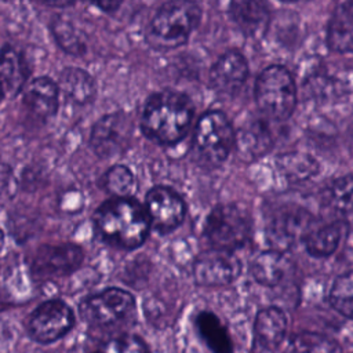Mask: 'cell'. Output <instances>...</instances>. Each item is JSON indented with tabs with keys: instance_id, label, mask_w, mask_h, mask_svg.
Returning a JSON list of instances; mask_svg holds the SVG:
<instances>
[{
	"instance_id": "cell-1",
	"label": "cell",
	"mask_w": 353,
	"mask_h": 353,
	"mask_svg": "<svg viewBox=\"0 0 353 353\" xmlns=\"http://www.w3.org/2000/svg\"><path fill=\"white\" fill-rule=\"evenodd\" d=\"M94 225L102 240L123 250L142 245L152 228L145 205L132 197H113L102 203L94 214Z\"/></svg>"
},
{
	"instance_id": "cell-2",
	"label": "cell",
	"mask_w": 353,
	"mask_h": 353,
	"mask_svg": "<svg viewBox=\"0 0 353 353\" xmlns=\"http://www.w3.org/2000/svg\"><path fill=\"white\" fill-rule=\"evenodd\" d=\"M193 110L192 101L182 92H156L145 103L141 117L142 132L160 145H174L186 135Z\"/></svg>"
},
{
	"instance_id": "cell-3",
	"label": "cell",
	"mask_w": 353,
	"mask_h": 353,
	"mask_svg": "<svg viewBox=\"0 0 353 353\" xmlns=\"http://www.w3.org/2000/svg\"><path fill=\"white\" fill-rule=\"evenodd\" d=\"M201 10L193 0H170L150 21L146 39L153 48L171 50L185 44L200 22Z\"/></svg>"
},
{
	"instance_id": "cell-4",
	"label": "cell",
	"mask_w": 353,
	"mask_h": 353,
	"mask_svg": "<svg viewBox=\"0 0 353 353\" xmlns=\"http://www.w3.org/2000/svg\"><path fill=\"white\" fill-rule=\"evenodd\" d=\"M255 101L266 117L287 120L296 105V87L291 73L280 65L263 69L255 81Z\"/></svg>"
},
{
	"instance_id": "cell-5",
	"label": "cell",
	"mask_w": 353,
	"mask_h": 353,
	"mask_svg": "<svg viewBox=\"0 0 353 353\" xmlns=\"http://www.w3.org/2000/svg\"><path fill=\"white\" fill-rule=\"evenodd\" d=\"M234 142V131L223 113L210 110L199 119L193 135V153L203 165H221L228 159Z\"/></svg>"
},
{
	"instance_id": "cell-6",
	"label": "cell",
	"mask_w": 353,
	"mask_h": 353,
	"mask_svg": "<svg viewBox=\"0 0 353 353\" xmlns=\"http://www.w3.org/2000/svg\"><path fill=\"white\" fill-rule=\"evenodd\" d=\"M251 233V215L239 204L215 205L204 222V236L215 248L234 251L247 244Z\"/></svg>"
},
{
	"instance_id": "cell-7",
	"label": "cell",
	"mask_w": 353,
	"mask_h": 353,
	"mask_svg": "<svg viewBox=\"0 0 353 353\" xmlns=\"http://www.w3.org/2000/svg\"><path fill=\"white\" fill-rule=\"evenodd\" d=\"M81 319L91 327L110 328L130 321L135 314L134 296L121 288H106L81 299Z\"/></svg>"
},
{
	"instance_id": "cell-8",
	"label": "cell",
	"mask_w": 353,
	"mask_h": 353,
	"mask_svg": "<svg viewBox=\"0 0 353 353\" xmlns=\"http://www.w3.org/2000/svg\"><path fill=\"white\" fill-rule=\"evenodd\" d=\"M74 325L72 307L61 299L40 303L30 314L28 331L33 341L47 345L65 336Z\"/></svg>"
},
{
	"instance_id": "cell-9",
	"label": "cell",
	"mask_w": 353,
	"mask_h": 353,
	"mask_svg": "<svg viewBox=\"0 0 353 353\" xmlns=\"http://www.w3.org/2000/svg\"><path fill=\"white\" fill-rule=\"evenodd\" d=\"M241 272L239 258L230 250L210 248L200 252L193 263V276L197 284L205 287L233 283Z\"/></svg>"
},
{
	"instance_id": "cell-10",
	"label": "cell",
	"mask_w": 353,
	"mask_h": 353,
	"mask_svg": "<svg viewBox=\"0 0 353 353\" xmlns=\"http://www.w3.org/2000/svg\"><path fill=\"white\" fill-rule=\"evenodd\" d=\"M84 254L76 244L41 245L30 261V270L36 279L48 280L73 273L83 262Z\"/></svg>"
},
{
	"instance_id": "cell-11",
	"label": "cell",
	"mask_w": 353,
	"mask_h": 353,
	"mask_svg": "<svg viewBox=\"0 0 353 353\" xmlns=\"http://www.w3.org/2000/svg\"><path fill=\"white\" fill-rule=\"evenodd\" d=\"M150 225L159 233H170L185 219L186 205L182 197L168 186H153L145 197Z\"/></svg>"
},
{
	"instance_id": "cell-12",
	"label": "cell",
	"mask_w": 353,
	"mask_h": 353,
	"mask_svg": "<svg viewBox=\"0 0 353 353\" xmlns=\"http://www.w3.org/2000/svg\"><path fill=\"white\" fill-rule=\"evenodd\" d=\"M132 134L131 120L124 113H112L99 119L92 127L90 145L97 156L109 159L124 152Z\"/></svg>"
},
{
	"instance_id": "cell-13",
	"label": "cell",
	"mask_w": 353,
	"mask_h": 353,
	"mask_svg": "<svg viewBox=\"0 0 353 353\" xmlns=\"http://www.w3.org/2000/svg\"><path fill=\"white\" fill-rule=\"evenodd\" d=\"M312 229V215L299 207H283L277 210L266 228L270 244L280 251L294 245L305 239Z\"/></svg>"
},
{
	"instance_id": "cell-14",
	"label": "cell",
	"mask_w": 353,
	"mask_h": 353,
	"mask_svg": "<svg viewBox=\"0 0 353 353\" xmlns=\"http://www.w3.org/2000/svg\"><path fill=\"white\" fill-rule=\"evenodd\" d=\"M248 76L245 58L237 51L225 52L210 72V84L219 97H234Z\"/></svg>"
},
{
	"instance_id": "cell-15",
	"label": "cell",
	"mask_w": 353,
	"mask_h": 353,
	"mask_svg": "<svg viewBox=\"0 0 353 353\" xmlns=\"http://www.w3.org/2000/svg\"><path fill=\"white\" fill-rule=\"evenodd\" d=\"M287 324V317L281 309L269 306L259 310L254 320L255 349L272 352L279 347L285 336Z\"/></svg>"
},
{
	"instance_id": "cell-16",
	"label": "cell",
	"mask_w": 353,
	"mask_h": 353,
	"mask_svg": "<svg viewBox=\"0 0 353 353\" xmlns=\"http://www.w3.org/2000/svg\"><path fill=\"white\" fill-rule=\"evenodd\" d=\"M229 11L244 34L258 37L265 33L269 22L266 0H230Z\"/></svg>"
},
{
	"instance_id": "cell-17",
	"label": "cell",
	"mask_w": 353,
	"mask_h": 353,
	"mask_svg": "<svg viewBox=\"0 0 353 353\" xmlns=\"http://www.w3.org/2000/svg\"><path fill=\"white\" fill-rule=\"evenodd\" d=\"M23 103L34 117L47 120L58 109V87L48 77H37L25 90Z\"/></svg>"
},
{
	"instance_id": "cell-18",
	"label": "cell",
	"mask_w": 353,
	"mask_h": 353,
	"mask_svg": "<svg viewBox=\"0 0 353 353\" xmlns=\"http://www.w3.org/2000/svg\"><path fill=\"white\" fill-rule=\"evenodd\" d=\"M236 143L244 157L258 159L272 149L273 137L269 125L259 119L248 121L239 130Z\"/></svg>"
},
{
	"instance_id": "cell-19",
	"label": "cell",
	"mask_w": 353,
	"mask_h": 353,
	"mask_svg": "<svg viewBox=\"0 0 353 353\" xmlns=\"http://www.w3.org/2000/svg\"><path fill=\"white\" fill-rule=\"evenodd\" d=\"M288 261L280 250H268L261 252L251 262L250 270L252 277L262 285L274 287L285 276Z\"/></svg>"
},
{
	"instance_id": "cell-20",
	"label": "cell",
	"mask_w": 353,
	"mask_h": 353,
	"mask_svg": "<svg viewBox=\"0 0 353 353\" xmlns=\"http://www.w3.org/2000/svg\"><path fill=\"white\" fill-rule=\"evenodd\" d=\"M194 323L200 338L212 353H233L232 338L215 313L203 310Z\"/></svg>"
},
{
	"instance_id": "cell-21",
	"label": "cell",
	"mask_w": 353,
	"mask_h": 353,
	"mask_svg": "<svg viewBox=\"0 0 353 353\" xmlns=\"http://www.w3.org/2000/svg\"><path fill=\"white\" fill-rule=\"evenodd\" d=\"M28 66L21 54L8 46L3 47L1 58V88L4 97L17 95L28 77Z\"/></svg>"
},
{
	"instance_id": "cell-22",
	"label": "cell",
	"mask_w": 353,
	"mask_h": 353,
	"mask_svg": "<svg viewBox=\"0 0 353 353\" xmlns=\"http://www.w3.org/2000/svg\"><path fill=\"white\" fill-rule=\"evenodd\" d=\"M342 236V226L339 223H328L313 228L306 233L303 244L309 255L314 258H327L338 247Z\"/></svg>"
},
{
	"instance_id": "cell-23",
	"label": "cell",
	"mask_w": 353,
	"mask_h": 353,
	"mask_svg": "<svg viewBox=\"0 0 353 353\" xmlns=\"http://www.w3.org/2000/svg\"><path fill=\"white\" fill-rule=\"evenodd\" d=\"M62 91L77 103H87L95 95V83L92 77L77 68H66L59 76Z\"/></svg>"
},
{
	"instance_id": "cell-24",
	"label": "cell",
	"mask_w": 353,
	"mask_h": 353,
	"mask_svg": "<svg viewBox=\"0 0 353 353\" xmlns=\"http://www.w3.org/2000/svg\"><path fill=\"white\" fill-rule=\"evenodd\" d=\"M327 44L336 52H353V19L343 6L335 11L328 23Z\"/></svg>"
},
{
	"instance_id": "cell-25",
	"label": "cell",
	"mask_w": 353,
	"mask_h": 353,
	"mask_svg": "<svg viewBox=\"0 0 353 353\" xmlns=\"http://www.w3.org/2000/svg\"><path fill=\"white\" fill-rule=\"evenodd\" d=\"M276 164L279 171L290 181H305L319 171V164L312 156L298 152L279 156Z\"/></svg>"
},
{
	"instance_id": "cell-26",
	"label": "cell",
	"mask_w": 353,
	"mask_h": 353,
	"mask_svg": "<svg viewBox=\"0 0 353 353\" xmlns=\"http://www.w3.org/2000/svg\"><path fill=\"white\" fill-rule=\"evenodd\" d=\"M285 353H342V350L335 341L325 335L301 332L290 341Z\"/></svg>"
},
{
	"instance_id": "cell-27",
	"label": "cell",
	"mask_w": 353,
	"mask_h": 353,
	"mask_svg": "<svg viewBox=\"0 0 353 353\" xmlns=\"http://www.w3.org/2000/svg\"><path fill=\"white\" fill-rule=\"evenodd\" d=\"M102 188L114 197H131L137 189V182L131 170L123 164L110 167L101 181Z\"/></svg>"
},
{
	"instance_id": "cell-28",
	"label": "cell",
	"mask_w": 353,
	"mask_h": 353,
	"mask_svg": "<svg viewBox=\"0 0 353 353\" xmlns=\"http://www.w3.org/2000/svg\"><path fill=\"white\" fill-rule=\"evenodd\" d=\"M332 307L345 317L353 319V270L339 276L330 291Z\"/></svg>"
},
{
	"instance_id": "cell-29",
	"label": "cell",
	"mask_w": 353,
	"mask_h": 353,
	"mask_svg": "<svg viewBox=\"0 0 353 353\" xmlns=\"http://www.w3.org/2000/svg\"><path fill=\"white\" fill-rule=\"evenodd\" d=\"M54 37L58 41V44L70 54L81 55L85 51V44L79 34L77 29L66 19L57 18L52 25Z\"/></svg>"
},
{
	"instance_id": "cell-30",
	"label": "cell",
	"mask_w": 353,
	"mask_h": 353,
	"mask_svg": "<svg viewBox=\"0 0 353 353\" xmlns=\"http://www.w3.org/2000/svg\"><path fill=\"white\" fill-rule=\"evenodd\" d=\"M328 197L334 208L343 214H353V175H345L332 182Z\"/></svg>"
},
{
	"instance_id": "cell-31",
	"label": "cell",
	"mask_w": 353,
	"mask_h": 353,
	"mask_svg": "<svg viewBox=\"0 0 353 353\" xmlns=\"http://www.w3.org/2000/svg\"><path fill=\"white\" fill-rule=\"evenodd\" d=\"M92 353H150V350L141 338L120 335L103 342Z\"/></svg>"
},
{
	"instance_id": "cell-32",
	"label": "cell",
	"mask_w": 353,
	"mask_h": 353,
	"mask_svg": "<svg viewBox=\"0 0 353 353\" xmlns=\"http://www.w3.org/2000/svg\"><path fill=\"white\" fill-rule=\"evenodd\" d=\"M90 1L106 12H113L119 8L123 0H90Z\"/></svg>"
},
{
	"instance_id": "cell-33",
	"label": "cell",
	"mask_w": 353,
	"mask_h": 353,
	"mask_svg": "<svg viewBox=\"0 0 353 353\" xmlns=\"http://www.w3.org/2000/svg\"><path fill=\"white\" fill-rule=\"evenodd\" d=\"M36 1L50 7H66V6H70L74 0H36Z\"/></svg>"
},
{
	"instance_id": "cell-34",
	"label": "cell",
	"mask_w": 353,
	"mask_h": 353,
	"mask_svg": "<svg viewBox=\"0 0 353 353\" xmlns=\"http://www.w3.org/2000/svg\"><path fill=\"white\" fill-rule=\"evenodd\" d=\"M345 10L347 11V14L350 15V18L353 19V0H346L345 4H343Z\"/></svg>"
},
{
	"instance_id": "cell-35",
	"label": "cell",
	"mask_w": 353,
	"mask_h": 353,
	"mask_svg": "<svg viewBox=\"0 0 353 353\" xmlns=\"http://www.w3.org/2000/svg\"><path fill=\"white\" fill-rule=\"evenodd\" d=\"M349 141H350V143H352V146H353V123H352L350 130H349Z\"/></svg>"
},
{
	"instance_id": "cell-36",
	"label": "cell",
	"mask_w": 353,
	"mask_h": 353,
	"mask_svg": "<svg viewBox=\"0 0 353 353\" xmlns=\"http://www.w3.org/2000/svg\"><path fill=\"white\" fill-rule=\"evenodd\" d=\"M280 1H287V3H292V1H299V0H280Z\"/></svg>"
}]
</instances>
